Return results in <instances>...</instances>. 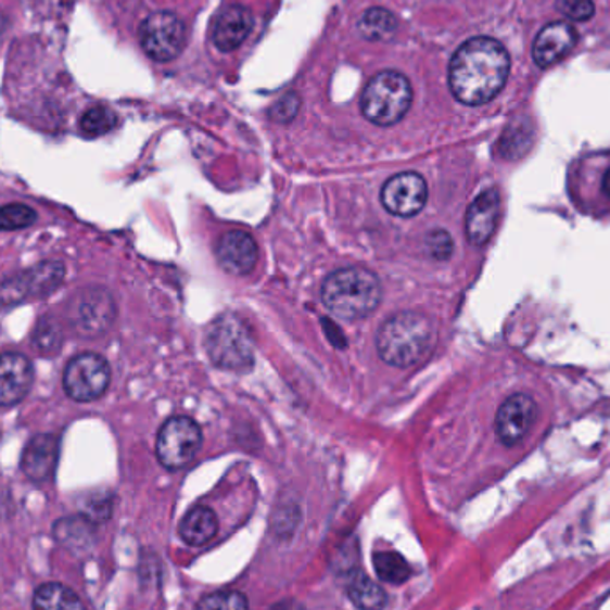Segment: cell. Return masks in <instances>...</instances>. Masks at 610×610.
<instances>
[{"label":"cell","mask_w":610,"mask_h":610,"mask_svg":"<svg viewBox=\"0 0 610 610\" xmlns=\"http://www.w3.org/2000/svg\"><path fill=\"white\" fill-rule=\"evenodd\" d=\"M196 610H249V601L240 590H216L204 596Z\"/></svg>","instance_id":"cell-28"},{"label":"cell","mask_w":610,"mask_h":610,"mask_svg":"<svg viewBox=\"0 0 610 610\" xmlns=\"http://www.w3.org/2000/svg\"><path fill=\"white\" fill-rule=\"evenodd\" d=\"M36 211L26 204H8L0 207V230H18L33 226Z\"/></svg>","instance_id":"cell-29"},{"label":"cell","mask_w":610,"mask_h":610,"mask_svg":"<svg viewBox=\"0 0 610 610\" xmlns=\"http://www.w3.org/2000/svg\"><path fill=\"white\" fill-rule=\"evenodd\" d=\"M71 323L80 335L96 338L104 334L116 316V305L110 291L104 288L79 290L68 304Z\"/></svg>","instance_id":"cell-9"},{"label":"cell","mask_w":610,"mask_h":610,"mask_svg":"<svg viewBox=\"0 0 610 610\" xmlns=\"http://www.w3.org/2000/svg\"><path fill=\"white\" fill-rule=\"evenodd\" d=\"M218 532V520L209 507L196 506L182 518L179 535L186 545L204 546Z\"/></svg>","instance_id":"cell-19"},{"label":"cell","mask_w":610,"mask_h":610,"mask_svg":"<svg viewBox=\"0 0 610 610\" xmlns=\"http://www.w3.org/2000/svg\"><path fill=\"white\" fill-rule=\"evenodd\" d=\"M412 104L409 80L398 72H381L366 85L360 99L363 115L376 126H395Z\"/></svg>","instance_id":"cell-4"},{"label":"cell","mask_w":610,"mask_h":610,"mask_svg":"<svg viewBox=\"0 0 610 610\" xmlns=\"http://www.w3.org/2000/svg\"><path fill=\"white\" fill-rule=\"evenodd\" d=\"M252 27H254V18L251 11L243 5H227L216 16L213 43L218 51H236L249 38Z\"/></svg>","instance_id":"cell-17"},{"label":"cell","mask_w":610,"mask_h":610,"mask_svg":"<svg viewBox=\"0 0 610 610\" xmlns=\"http://www.w3.org/2000/svg\"><path fill=\"white\" fill-rule=\"evenodd\" d=\"M537 420V404L525 393L509 396L496 412L495 429L501 445L514 446L525 440Z\"/></svg>","instance_id":"cell-12"},{"label":"cell","mask_w":610,"mask_h":610,"mask_svg":"<svg viewBox=\"0 0 610 610\" xmlns=\"http://www.w3.org/2000/svg\"><path fill=\"white\" fill-rule=\"evenodd\" d=\"M396 27L398 24L395 15L384 8H371L359 22L360 35L371 41L390 40L395 35Z\"/></svg>","instance_id":"cell-24"},{"label":"cell","mask_w":610,"mask_h":610,"mask_svg":"<svg viewBox=\"0 0 610 610\" xmlns=\"http://www.w3.org/2000/svg\"><path fill=\"white\" fill-rule=\"evenodd\" d=\"M603 191L610 196V168L607 170L606 177H603Z\"/></svg>","instance_id":"cell-33"},{"label":"cell","mask_w":610,"mask_h":610,"mask_svg":"<svg viewBox=\"0 0 610 610\" xmlns=\"http://www.w3.org/2000/svg\"><path fill=\"white\" fill-rule=\"evenodd\" d=\"M188 30L185 22L170 11H160L143 21L140 27L141 49L151 60L166 63L185 51Z\"/></svg>","instance_id":"cell-8"},{"label":"cell","mask_w":610,"mask_h":610,"mask_svg":"<svg viewBox=\"0 0 610 610\" xmlns=\"http://www.w3.org/2000/svg\"><path fill=\"white\" fill-rule=\"evenodd\" d=\"M377 576L387 584H406L412 575L409 562L396 551H377L373 556Z\"/></svg>","instance_id":"cell-25"},{"label":"cell","mask_w":610,"mask_h":610,"mask_svg":"<svg viewBox=\"0 0 610 610\" xmlns=\"http://www.w3.org/2000/svg\"><path fill=\"white\" fill-rule=\"evenodd\" d=\"M202 431L195 420L176 416L161 427L155 454L166 470H182L201 452Z\"/></svg>","instance_id":"cell-6"},{"label":"cell","mask_w":610,"mask_h":610,"mask_svg":"<svg viewBox=\"0 0 610 610\" xmlns=\"http://www.w3.org/2000/svg\"><path fill=\"white\" fill-rule=\"evenodd\" d=\"M346 595L359 610H382L387 603L385 590L366 573L356 571L346 585Z\"/></svg>","instance_id":"cell-22"},{"label":"cell","mask_w":610,"mask_h":610,"mask_svg":"<svg viewBox=\"0 0 610 610\" xmlns=\"http://www.w3.org/2000/svg\"><path fill=\"white\" fill-rule=\"evenodd\" d=\"M33 343L43 354H54L60 351L61 343H63V331H61L60 323L51 316L41 318L33 332Z\"/></svg>","instance_id":"cell-27"},{"label":"cell","mask_w":610,"mask_h":610,"mask_svg":"<svg viewBox=\"0 0 610 610\" xmlns=\"http://www.w3.org/2000/svg\"><path fill=\"white\" fill-rule=\"evenodd\" d=\"M33 609L86 610V607L76 590L66 587V585L58 584V582H49V584L40 585L36 589Z\"/></svg>","instance_id":"cell-21"},{"label":"cell","mask_w":610,"mask_h":610,"mask_svg":"<svg viewBox=\"0 0 610 610\" xmlns=\"http://www.w3.org/2000/svg\"><path fill=\"white\" fill-rule=\"evenodd\" d=\"M576 41H579V33L570 22H551L543 27L535 38L532 49L535 65L539 68L556 65L575 49Z\"/></svg>","instance_id":"cell-15"},{"label":"cell","mask_w":610,"mask_h":610,"mask_svg":"<svg viewBox=\"0 0 610 610\" xmlns=\"http://www.w3.org/2000/svg\"><path fill=\"white\" fill-rule=\"evenodd\" d=\"M80 130L88 138L104 136L116 127V115L105 105H96L80 118Z\"/></svg>","instance_id":"cell-26"},{"label":"cell","mask_w":610,"mask_h":610,"mask_svg":"<svg viewBox=\"0 0 610 610\" xmlns=\"http://www.w3.org/2000/svg\"><path fill=\"white\" fill-rule=\"evenodd\" d=\"M381 298V280L360 266L341 268L321 285L323 305L341 320H363L379 307Z\"/></svg>","instance_id":"cell-3"},{"label":"cell","mask_w":610,"mask_h":610,"mask_svg":"<svg viewBox=\"0 0 610 610\" xmlns=\"http://www.w3.org/2000/svg\"><path fill=\"white\" fill-rule=\"evenodd\" d=\"M216 257H218L221 268L230 276H249L257 265L259 251H257V243L249 232L230 230L218 241Z\"/></svg>","instance_id":"cell-14"},{"label":"cell","mask_w":610,"mask_h":610,"mask_svg":"<svg viewBox=\"0 0 610 610\" xmlns=\"http://www.w3.org/2000/svg\"><path fill=\"white\" fill-rule=\"evenodd\" d=\"M111 370L107 360L99 354H79L66 365L63 385L66 395L76 402H93L110 387Z\"/></svg>","instance_id":"cell-10"},{"label":"cell","mask_w":610,"mask_h":610,"mask_svg":"<svg viewBox=\"0 0 610 610\" xmlns=\"http://www.w3.org/2000/svg\"><path fill=\"white\" fill-rule=\"evenodd\" d=\"M65 279V266L46 260L0 282V305H16L30 298L51 295Z\"/></svg>","instance_id":"cell-7"},{"label":"cell","mask_w":610,"mask_h":610,"mask_svg":"<svg viewBox=\"0 0 610 610\" xmlns=\"http://www.w3.org/2000/svg\"><path fill=\"white\" fill-rule=\"evenodd\" d=\"M301 110V99L296 93H288L271 107V118L279 124H290L295 118L296 113Z\"/></svg>","instance_id":"cell-32"},{"label":"cell","mask_w":610,"mask_h":610,"mask_svg":"<svg viewBox=\"0 0 610 610\" xmlns=\"http://www.w3.org/2000/svg\"><path fill=\"white\" fill-rule=\"evenodd\" d=\"M96 523L86 514L66 516L54 523L58 543L72 551L86 550L93 543Z\"/></svg>","instance_id":"cell-20"},{"label":"cell","mask_w":610,"mask_h":610,"mask_svg":"<svg viewBox=\"0 0 610 610\" xmlns=\"http://www.w3.org/2000/svg\"><path fill=\"white\" fill-rule=\"evenodd\" d=\"M510 58L506 47L493 38H473L452 58L450 90L466 105L493 101L509 79Z\"/></svg>","instance_id":"cell-1"},{"label":"cell","mask_w":610,"mask_h":610,"mask_svg":"<svg viewBox=\"0 0 610 610\" xmlns=\"http://www.w3.org/2000/svg\"><path fill=\"white\" fill-rule=\"evenodd\" d=\"M35 381V368L18 352L0 354V406H16L26 398Z\"/></svg>","instance_id":"cell-13"},{"label":"cell","mask_w":610,"mask_h":610,"mask_svg":"<svg viewBox=\"0 0 610 610\" xmlns=\"http://www.w3.org/2000/svg\"><path fill=\"white\" fill-rule=\"evenodd\" d=\"M205 348L213 363L226 370H243L252 365L251 335L234 316H220L211 323Z\"/></svg>","instance_id":"cell-5"},{"label":"cell","mask_w":610,"mask_h":610,"mask_svg":"<svg viewBox=\"0 0 610 610\" xmlns=\"http://www.w3.org/2000/svg\"><path fill=\"white\" fill-rule=\"evenodd\" d=\"M435 341L437 332L429 316L402 310L382 323L377 334V351L387 365L409 368L431 357Z\"/></svg>","instance_id":"cell-2"},{"label":"cell","mask_w":610,"mask_h":610,"mask_svg":"<svg viewBox=\"0 0 610 610\" xmlns=\"http://www.w3.org/2000/svg\"><path fill=\"white\" fill-rule=\"evenodd\" d=\"M58 456H60V441L55 435H35L22 454V471L33 482L49 481L58 465Z\"/></svg>","instance_id":"cell-18"},{"label":"cell","mask_w":610,"mask_h":610,"mask_svg":"<svg viewBox=\"0 0 610 610\" xmlns=\"http://www.w3.org/2000/svg\"><path fill=\"white\" fill-rule=\"evenodd\" d=\"M532 141H534V129H532L531 122L525 120V118L516 120L501 136L500 154L506 160H518L529 152Z\"/></svg>","instance_id":"cell-23"},{"label":"cell","mask_w":610,"mask_h":610,"mask_svg":"<svg viewBox=\"0 0 610 610\" xmlns=\"http://www.w3.org/2000/svg\"><path fill=\"white\" fill-rule=\"evenodd\" d=\"M429 188L420 174L404 171L391 177L381 191V201L391 215L409 218L425 207Z\"/></svg>","instance_id":"cell-11"},{"label":"cell","mask_w":610,"mask_h":610,"mask_svg":"<svg viewBox=\"0 0 610 610\" xmlns=\"http://www.w3.org/2000/svg\"><path fill=\"white\" fill-rule=\"evenodd\" d=\"M427 251L437 260L450 259L454 252V241L446 230H434L427 236Z\"/></svg>","instance_id":"cell-31"},{"label":"cell","mask_w":610,"mask_h":610,"mask_svg":"<svg viewBox=\"0 0 610 610\" xmlns=\"http://www.w3.org/2000/svg\"><path fill=\"white\" fill-rule=\"evenodd\" d=\"M557 10L570 21L585 22L595 15L593 0H557Z\"/></svg>","instance_id":"cell-30"},{"label":"cell","mask_w":610,"mask_h":610,"mask_svg":"<svg viewBox=\"0 0 610 610\" xmlns=\"http://www.w3.org/2000/svg\"><path fill=\"white\" fill-rule=\"evenodd\" d=\"M500 218V193L487 190L471 202L466 215V236L473 246H482L495 234Z\"/></svg>","instance_id":"cell-16"}]
</instances>
